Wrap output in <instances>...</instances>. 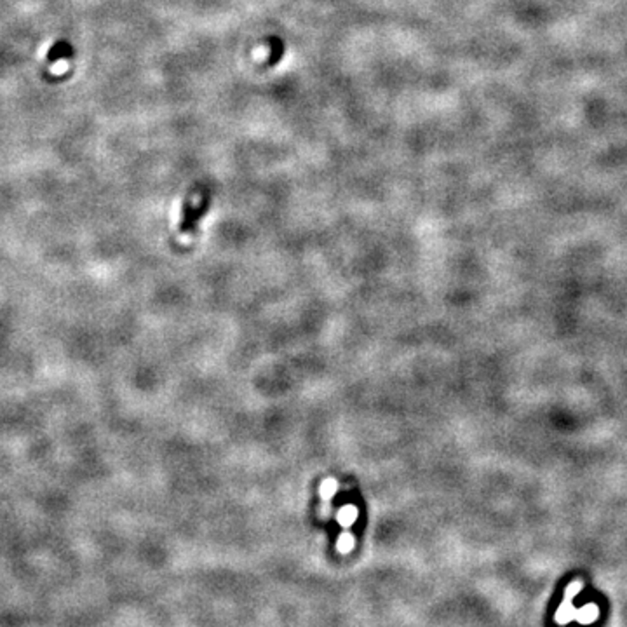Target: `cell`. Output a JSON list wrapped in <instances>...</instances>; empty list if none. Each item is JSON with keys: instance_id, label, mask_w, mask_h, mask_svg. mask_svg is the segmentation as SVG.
Returning <instances> with one entry per match:
<instances>
[{"instance_id": "cell-1", "label": "cell", "mask_w": 627, "mask_h": 627, "mask_svg": "<svg viewBox=\"0 0 627 627\" xmlns=\"http://www.w3.org/2000/svg\"><path fill=\"white\" fill-rule=\"evenodd\" d=\"M355 519H357V510H355L354 507H344V509L338 512V523H340L342 526H345V528H348Z\"/></svg>"}, {"instance_id": "cell-2", "label": "cell", "mask_w": 627, "mask_h": 627, "mask_svg": "<svg viewBox=\"0 0 627 627\" xmlns=\"http://www.w3.org/2000/svg\"><path fill=\"white\" fill-rule=\"evenodd\" d=\"M338 551L340 552H348V551H352V547H354V536L351 535V533H342L340 535V539H338Z\"/></svg>"}]
</instances>
